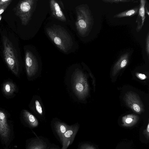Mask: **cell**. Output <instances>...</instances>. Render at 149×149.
<instances>
[{
	"mask_svg": "<svg viewBox=\"0 0 149 149\" xmlns=\"http://www.w3.org/2000/svg\"><path fill=\"white\" fill-rule=\"evenodd\" d=\"M34 0L20 1L13 8L16 15L19 17L22 24L27 25L29 22L33 10Z\"/></svg>",
	"mask_w": 149,
	"mask_h": 149,
	"instance_id": "4",
	"label": "cell"
},
{
	"mask_svg": "<svg viewBox=\"0 0 149 149\" xmlns=\"http://www.w3.org/2000/svg\"><path fill=\"white\" fill-rule=\"evenodd\" d=\"M77 149H96L92 145L87 143H81L79 144Z\"/></svg>",
	"mask_w": 149,
	"mask_h": 149,
	"instance_id": "19",
	"label": "cell"
},
{
	"mask_svg": "<svg viewBox=\"0 0 149 149\" xmlns=\"http://www.w3.org/2000/svg\"><path fill=\"white\" fill-rule=\"evenodd\" d=\"M36 109L38 113L40 116L43 115L42 110V107L39 101L36 100L35 102Z\"/></svg>",
	"mask_w": 149,
	"mask_h": 149,
	"instance_id": "20",
	"label": "cell"
},
{
	"mask_svg": "<svg viewBox=\"0 0 149 149\" xmlns=\"http://www.w3.org/2000/svg\"><path fill=\"white\" fill-rule=\"evenodd\" d=\"M10 129L5 113L0 110V136L3 139L7 140L10 134Z\"/></svg>",
	"mask_w": 149,
	"mask_h": 149,
	"instance_id": "11",
	"label": "cell"
},
{
	"mask_svg": "<svg viewBox=\"0 0 149 149\" xmlns=\"http://www.w3.org/2000/svg\"><path fill=\"white\" fill-rule=\"evenodd\" d=\"M146 49L147 54L148 56L149 54V35L148 33L146 39Z\"/></svg>",
	"mask_w": 149,
	"mask_h": 149,
	"instance_id": "23",
	"label": "cell"
},
{
	"mask_svg": "<svg viewBox=\"0 0 149 149\" xmlns=\"http://www.w3.org/2000/svg\"><path fill=\"white\" fill-rule=\"evenodd\" d=\"M68 125L65 123L57 120L52 121L51 123V127L53 133L56 139L61 143L64 134Z\"/></svg>",
	"mask_w": 149,
	"mask_h": 149,
	"instance_id": "10",
	"label": "cell"
},
{
	"mask_svg": "<svg viewBox=\"0 0 149 149\" xmlns=\"http://www.w3.org/2000/svg\"><path fill=\"white\" fill-rule=\"evenodd\" d=\"M1 16L0 15V21L1 20Z\"/></svg>",
	"mask_w": 149,
	"mask_h": 149,
	"instance_id": "29",
	"label": "cell"
},
{
	"mask_svg": "<svg viewBox=\"0 0 149 149\" xmlns=\"http://www.w3.org/2000/svg\"><path fill=\"white\" fill-rule=\"evenodd\" d=\"M51 143L47 138L41 136H37L27 140L26 149H47Z\"/></svg>",
	"mask_w": 149,
	"mask_h": 149,
	"instance_id": "8",
	"label": "cell"
},
{
	"mask_svg": "<svg viewBox=\"0 0 149 149\" xmlns=\"http://www.w3.org/2000/svg\"><path fill=\"white\" fill-rule=\"evenodd\" d=\"M103 1L106 2H108L109 3H119V2H128L130 1H127V0H103Z\"/></svg>",
	"mask_w": 149,
	"mask_h": 149,
	"instance_id": "26",
	"label": "cell"
},
{
	"mask_svg": "<svg viewBox=\"0 0 149 149\" xmlns=\"http://www.w3.org/2000/svg\"><path fill=\"white\" fill-rule=\"evenodd\" d=\"M47 149H61L58 145L54 143H51L50 145Z\"/></svg>",
	"mask_w": 149,
	"mask_h": 149,
	"instance_id": "24",
	"label": "cell"
},
{
	"mask_svg": "<svg viewBox=\"0 0 149 149\" xmlns=\"http://www.w3.org/2000/svg\"><path fill=\"white\" fill-rule=\"evenodd\" d=\"M139 8H136L119 13L114 16V17L120 18L132 16L136 14L139 11Z\"/></svg>",
	"mask_w": 149,
	"mask_h": 149,
	"instance_id": "18",
	"label": "cell"
},
{
	"mask_svg": "<svg viewBox=\"0 0 149 149\" xmlns=\"http://www.w3.org/2000/svg\"><path fill=\"white\" fill-rule=\"evenodd\" d=\"M143 134L147 139L149 138V123H148L146 128L143 131Z\"/></svg>",
	"mask_w": 149,
	"mask_h": 149,
	"instance_id": "21",
	"label": "cell"
},
{
	"mask_svg": "<svg viewBox=\"0 0 149 149\" xmlns=\"http://www.w3.org/2000/svg\"><path fill=\"white\" fill-rule=\"evenodd\" d=\"M25 63L28 76L29 77L33 76L38 70V64L36 56L29 50L25 52Z\"/></svg>",
	"mask_w": 149,
	"mask_h": 149,
	"instance_id": "9",
	"label": "cell"
},
{
	"mask_svg": "<svg viewBox=\"0 0 149 149\" xmlns=\"http://www.w3.org/2000/svg\"><path fill=\"white\" fill-rule=\"evenodd\" d=\"M46 31L49 38L61 51L66 53L71 49L73 44L72 39L64 28L55 25L47 28Z\"/></svg>",
	"mask_w": 149,
	"mask_h": 149,
	"instance_id": "1",
	"label": "cell"
},
{
	"mask_svg": "<svg viewBox=\"0 0 149 149\" xmlns=\"http://www.w3.org/2000/svg\"><path fill=\"white\" fill-rule=\"evenodd\" d=\"M23 114L24 119L28 127L31 129H33L38 126V121L34 116L26 110H23Z\"/></svg>",
	"mask_w": 149,
	"mask_h": 149,
	"instance_id": "15",
	"label": "cell"
},
{
	"mask_svg": "<svg viewBox=\"0 0 149 149\" xmlns=\"http://www.w3.org/2000/svg\"><path fill=\"white\" fill-rule=\"evenodd\" d=\"M130 53H126L123 54L115 64L113 68L112 75L115 76L122 69L124 68L127 64L129 60Z\"/></svg>",
	"mask_w": 149,
	"mask_h": 149,
	"instance_id": "13",
	"label": "cell"
},
{
	"mask_svg": "<svg viewBox=\"0 0 149 149\" xmlns=\"http://www.w3.org/2000/svg\"><path fill=\"white\" fill-rule=\"evenodd\" d=\"M138 116L134 114L125 115L122 118V125L125 127H131L135 125L138 121Z\"/></svg>",
	"mask_w": 149,
	"mask_h": 149,
	"instance_id": "16",
	"label": "cell"
},
{
	"mask_svg": "<svg viewBox=\"0 0 149 149\" xmlns=\"http://www.w3.org/2000/svg\"><path fill=\"white\" fill-rule=\"evenodd\" d=\"M124 100L127 106L134 112L140 113L144 111L143 104L136 93L128 92L125 96Z\"/></svg>",
	"mask_w": 149,
	"mask_h": 149,
	"instance_id": "6",
	"label": "cell"
},
{
	"mask_svg": "<svg viewBox=\"0 0 149 149\" xmlns=\"http://www.w3.org/2000/svg\"><path fill=\"white\" fill-rule=\"evenodd\" d=\"M77 19L76 29L80 35L85 36L90 30L92 24V18L90 11L84 6L77 7L76 10Z\"/></svg>",
	"mask_w": 149,
	"mask_h": 149,
	"instance_id": "2",
	"label": "cell"
},
{
	"mask_svg": "<svg viewBox=\"0 0 149 149\" xmlns=\"http://www.w3.org/2000/svg\"><path fill=\"white\" fill-rule=\"evenodd\" d=\"M73 80L74 91L80 99H84L88 95L89 87L86 75L80 70L75 72Z\"/></svg>",
	"mask_w": 149,
	"mask_h": 149,
	"instance_id": "5",
	"label": "cell"
},
{
	"mask_svg": "<svg viewBox=\"0 0 149 149\" xmlns=\"http://www.w3.org/2000/svg\"><path fill=\"white\" fill-rule=\"evenodd\" d=\"M146 3V1L145 0H141L140 1L138 15L136 21L137 24L136 29L137 32L140 30L144 24L145 18V6Z\"/></svg>",
	"mask_w": 149,
	"mask_h": 149,
	"instance_id": "14",
	"label": "cell"
},
{
	"mask_svg": "<svg viewBox=\"0 0 149 149\" xmlns=\"http://www.w3.org/2000/svg\"><path fill=\"white\" fill-rule=\"evenodd\" d=\"M2 38L3 55L5 61L10 70L17 75L19 71V64L15 49L12 42L7 37L3 36Z\"/></svg>",
	"mask_w": 149,
	"mask_h": 149,
	"instance_id": "3",
	"label": "cell"
},
{
	"mask_svg": "<svg viewBox=\"0 0 149 149\" xmlns=\"http://www.w3.org/2000/svg\"><path fill=\"white\" fill-rule=\"evenodd\" d=\"M12 0H0V8L5 5L10 3Z\"/></svg>",
	"mask_w": 149,
	"mask_h": 149,
	"instance_id": "22",
	"label": "cell"
},
{
	"mask_svg": "<svg viewBox=\"0 0 149 149\" xmlns=\"http://www.w3.org/2000/svg\"><path fill=\"white\" fill-rule=\"evenodd\" d=\"M10 3L7 4L0 8V15L7 8Z\"/></svg>",
	"mask_w": 149,
	"mask_h": 149,
	"instance_id": "27",
	"label": "cell"
},
{
	"mask_svg": "<svg viewBox=\"0 0 149 149\" xmlns=\"http://www.w3.org/2000/svg\"><path fill=\"white\" fill-rule=\"evenodd\" d=\"M49 4L52 15L59 20L65 22L66 18L65 16L56 1L50 0Z\"/></svg>",
	"mask_w": 149,
	"mask_h": 149,
	"instance_id": "12",
	"label": "cell"
},
{
	"mask_svg": "<svg viewBox=\"0 0 149 149\" xmlns=\"http://www.w3.org/2000/svg\"><path fill=\"white\" fill-rule=\"evenodd\" d=\"M136 77L139 79L141 80H144L146 78V76L144 74L137 73L136 74Z\"/></svg>",
	"mask_w": 149,
	"mask_h": 149,
	"instance_id": "25",
	"label": "cell"
},
{
	"mask_svg": "<svg viewBox=\"0 0 149 149\" xmlns=\"http://www.w3.org/2000/svg\"><path fill=\"white\" fill-rule=\"evenodd\" d=\"M79 128V125L77 123L68 125L63 136L61 143L62 146L61 149H67L72 144Z\"/></svg>",
	"mask_w": 149,
	"mask_h": 149,
	"instance_id": "7",
	"label": "cell"
},
{
	"mask_svg": "<svg viewBox=\"0 0 149 149\" xmlns=\"http://www.w3.org/2000/svg\"><path fill=\"white\" fill-rule=\"evenodd\" d=\"M146 13L149 16V11H148V9L146 8Z\"/></svg>",
	"mask_w": 149,
	"mask_h": 149,
	"instance_id": "28",
	"label": "cell"
},
{
	"mask_svg": "<svg viewBox=\"0 0 149 149\" xmlns=\"http://www.w3.org/2000/svg\"><path fill=\"white\" fill-rule=\"evenodd\" d=\"M16 88L15 84L10 81L6 82L3 85V91L6 95H12L15 91Z\"/></svg>",
	"mask_w": 149,
	"mask_h": 149,
	"instance_id": "17",
	"label": "cell"
}]
</instances>
